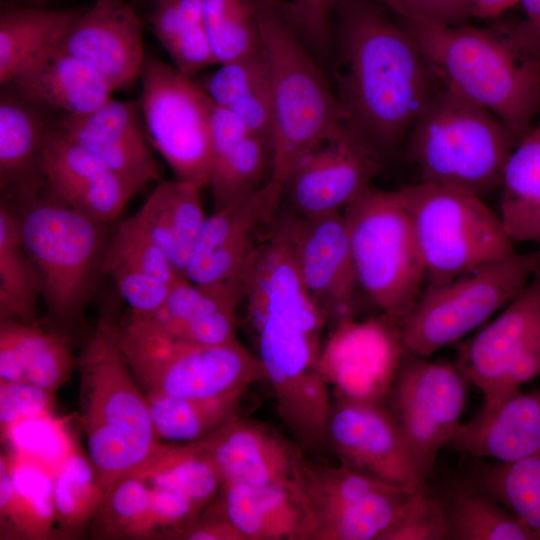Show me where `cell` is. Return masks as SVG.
<instances>
[{"label":"cell","mask_w":540,"mask_h":540,"mask_svg":"<svg viewBox=\"0 0 540 540\" xmlns=\"http://www.w3.org/2000/svg\"><path fill=\"white\" fill-rule=\"evenodd\" d=\"M500 190L498 215L508 236L540 248V115L510 153Z\"/></svg>","instance_id":"35"},{"label":"cell","mask_w":540,"mask_h":540,"mask_svg":"<svg viewBox=\"0 0 540 540\" xmlns=\"http://www.w3.org/2000/svg\"><path fill=\"white\" fill-rule=\"evenodd\" d=\"M198 443L214 463L222 484H295L305 462L292 442L238 416Z\"/></svg>","instance_id":"24"},{"label":"cell","mask_w":540,"mask_h":540,"mask_svg":"<svg viewBox=\"0 0 540 540\" xmlns=\"http://www.w3.org/2000/svg\"><path fill=\"white\" fill-rule=\"evenodd\" d=\"M518 3L525 20L508 35L522 52L540 62V0H518Z\"/></svg>","instance_id":"54"},{"label":"cell","mask_w":540,"mask_h":540,"mask_svg":"<svg viewBox=\"0 0 540 540\" xmlns=\"http://www.w3.org/2000/svg\"><path fill=\"white\" fill-rule=\"evenodd\" d=\"M42 287L38 271L21 240L12 208L0 203V320L36 322Z\"/></svg>","instance_id":"39"},{"label":"cell","mask_w":540,"mask_h":540,"mask_svg":"<svg viewBox=\"0 0 540 540\" xmlns=\"http://www.w3.org/2000/svg\"><path fill=\"white\" fill-rule=\"evenodd\" d=\"M405 22L429 26L465 25L474 17V0H381Z\"/></svg>","instance_id":"50"},{"label":"cell","mask_w":540,"mask_h":540,"mask_svg":"<svg viewBox=\"0 0 540 540\" xmlns=\"http://www.w3.org/2000/svg\"><path fill=\"white\" fill-rule=\"evenodd\" d=\"M282 192L268 181L251 196L207 216L189 258L186 278L201 285L242 289L247 264L277 220Z\"/></svg>","instance_id":"18"},{"label":"cell","mask_w":540,"mask_h":540,"mask_svg":"<svg viewBox=\"0 0 540 540\" xmlns=\"http://www.w3.org/2000/svg\"><path fill=\"white\" fill-rule=\"evenodd\" d=\"M40 191L20 198L21 214L14 213L23 245L38 271L48 312L58 324L68 327L79 321L104 271L110 238L105 236L107 224L44 191L39 195Z\"/></svg>","instance_id":"7"},{"label":"cell","mask_w":540,"mask_h":540,"mask_svg":"<svg viewBox=\"0 0 540 540\" xmlns=\"http://www.w3.org/2000/svg\"><path fill=\"white\" fill-rule=\"evenodd\" d=\"M186 540H245L242 534L212 503L180 537Z\"/></svg>","instance_id":"53"},{"label":"cell","mask_w":540,"mask_h":540,"mask_svg":"<svg viewBox=\"0 0 540 540\" xmlns=\"http://www.w3.org/2000/svg\"><path fill=\"white\" fill-rule=\"evenodd\" d=\"M438 81L493 113L518 142L540 112V62L507 35L403 23Z\"/></svg>","instance_id":"4"},{"label":"cell","mask_w":540,"mask_h":540,"mask_svg":"<svg viewBox=\"0 0 540 540\" xmlns=\"http://www.w3.org/2000/svg\"><path fill=\"white\" fill-rule=\"evenodd\" d=\"M212 503L245 540H314L299 481L262 487L222 484Z\"/></svg>","instance_id":"27"},{"label":"cell","mask_w":540,"mask_h":540,"mask_svg":"<svg viewBox=\"0 0 540 540\" xmlns=\"http://www.w3.org/2000/svg\"><path fill=\"white\" fill-rule=\"evenodd\" d=\"M122 350L145 394L177 398L241 397L265 378L262 364L238 340L216 346L175 340L130 318L119 326Z\"/></svg>","instance_id":"10"},{"label":"cell","mask_w":540,"mask_h":540,"mask_svg":"<svg viewBox=\"0 0 540 540\" xmlns=\"http://www.w3.org/2000/svg\"><path fill=\"white\" fill-rule=\"evenodd\" d=\"M199 84L216 106L272 141V78L263 46L253 54L221 64Z\"/></svg>","instance_id":"34"},{"label":"cell","mask_w":540,"mask_h":540,"mask_svg":"<svg viewBox=\"0 0 540 540\" xmlns=\"http://www.w3.org/2000/svg\"><path fill=\"white\" fill-rule=\"evenodd\" d=\"M405 353L387 405L424 481L461 425L468 380L453 363Z\"/></svg>","instance_id":"15"},{"label":"cell","mask_w":540,"mask_h":540,"mask_svg":"<svg viewBox=\"0 0 540 540\" xmlns=\"http://www.w3.org/2000/svg\"><path fill=\"white\" fill-rule=\"evenodd\" d=\"M145 395L157 438L180 444L201 441L237 417L241 398L191 399Z\"/></svg>","instance_id":"40"},{"label":"cell","mask_w":540,"mask_h":540,"mask_svg":"<svg viewBox=\"0 0 540 540\" xmlns=\"http://www.w3.org/2000/svg\"><path fill=\"white\" fill-rule=\"evenodd\" d=\"M203 18L215 64L260 50L262 38L249 0H202Z\"/></svg>","instance_id":"45"},{"label":"cell","mask_w":540,"mask_h":540,"mask_svg":"<svg viewBox=\"0 0 540 540\" xmlns=\"http://www.w3.org/2000/svg\"><path fill=\"white\" fill-rule=\"evenodd\" d=\"M435 493L441 504L447 540H537L523 521L471 479L453 481Z\"/></svg>","instance_id":"36"},{"label":"cell","mask_w":540,"mask_h":540,"mask_svg":"<svg viewBox=\"0 0 540 540\" xmlns=\"http://www.w3.org/2000/svg\"><path fill=\"white\" fill-rule=\"evenodd\" d=\"M242 298V289L237 287L201 285L180 278L158 310L130 318L175 340L223 345L238 340L237 310Z\"/></svg>","instance_id":"25"},{"label":"cell","mask_w":540,"mask_h":540,"mask_svg":"<svg viewBox=\"0 0 540 540\" xmlns=\"http://www.w3.org/2000/svg\"><path fill=\"white\" fill-rule=\"evenodd\" d=\"M40 172L43 191L102 224L116 220L135 195L102 160L70 137L59 123L45 141Z\"/></svg>","instance_id":"21"},{"label":"cell","mask_w":540,"mask_h":540,"mask_svg":"<svg viewBox=\"0 0 540 540\" xmlns=\"http://www.w3.org/2000/svg\"><path fill=\"white\" fill-rule=\"evenodd\" d=\"M2 86L58 116L92 112L114 92L92 66L57 47Z\"/></svg>","instance_id":"29"},{"label":"cell","mask_w":540,"mask_h":540,"mask_svg":"<svg viewBox=\"0 0 540 540\" xmlns=\"http://www.w3.org/2000/svg\"><path fill=\"white\" fill-rule=\"evenodd\" d=\"M57 528L76 536L92 521L105 489L89 456L78 447L53 472Z\"/></svg>","instance_id":"43"},{"label":"cell","mask_w":540,"mask_h":540,"mask_svg":"<svg viewBox=\"0 0 540 540\" xmlns=\"http://www.w3.org/2000/svg\"><path fill=\"white\" fill-rule=\"evenodd\" d=\"M389 540H447L441 504L427 484L414 492Z\"/></svg>","instance_id":"49"},{"label":"cell","mask_w":540,"mask_h":540,"mask_svg":"<svg viewBox=\"0 0 540 540\" xmlns=\"http://www.w3.org/2000/svg\"><path fill=\"white\" fill-rule=\"evenodd\" d=\"M384 160L343 124L304 155L283 185L282 202L312 218L338 212L380 173Z\"/></svg>","instance_id":"17"},{"label":"cell","mask_w":540,"mask_h":540,"mask_svg":"<svg viewBox=\"0 0 540 540\" xmlns=\"http://www.w3.org/2000/svg\"><path fill=\"white\" fill-rule=\"evenodd\" d=\"M56 47L92 66L114 91L129 89L145 59L143 21L129 0H96Z\"/></svg>","instance_id":"22"},{"label":"cell","mask_w":540,"mask_h":540,"mask_svg":"<svg viewBox=\"0 0 540 540\" xmlns=\"http://www.w3.org/2000/svg\"><path fill=\"white\" fill-rule=\"evenodd\" d=\"M90 5L52 10L2 1L0 9V83L54 49Z\"/></svg>","instance_id":"33"},{"label":"cell","mask_w":540,"mask_h":540,"mask_svg":"<svg viewBox=\"0 0 540 540\" xmlns=\"http://www.w3.org/2000/svg\"><path fill=\"white\" fill-rule=\"evenodd\" d=\"M241 285L266 376L295 382L317 373L327 321L301 279L280 214L247 264Z\"/></svg>","instance_id":"3"},{"label":"cell","mask_w":540,"mask_h":540,"mask_svg":"<svg viewBox=\"0 0 540 540\" xmlns=\"http://www.w3.org/2000/svg\"><path fill=\"white\" fill-rule=\"evenodd\" d=\"M59 126L136 194L161 179L138 101L111 99L92 112L60 116Z\"/></svg>","instance_id":"23"},{"label":"cell","mask_w":540,"mask_h":540,"mask_svg":"<svg viewBox=\"0 0 540 540\" xmlns=\"http://www.w3.org/2000/svg\"><path fill=\"white\" fill-rule=\"evenodd\" d=\"M54 395L27 381H0L1 433L19 420L52 413Z\"/></svg>","instance_id":"51"},{"label":"cell","mask_w":540,"mask_h":540,"mask_svg":"<svg viewBox=\"0 0 540 540\" xmlns=\"http://www.w3.org/2000/svg\"><path fill=\"white\" fill-rule=\"evenodd\" d=\"M201 189L176 178L160 181L135 213L182 278H186L189 258L207 217Z\"/></svg>","instance_id":"32"},{"label":"cell","mask_w":540,"mask_h":540,"mask_svg":"<svg viewBox=\"0 0 540 540\" xmlns=\"http://www.w3.org/2000/svg\"><path fill=\"white\" fill-rule=\"evenodd\" d=\"M53 473L10 452L0 457L1 539H47L56 525Z\"/></svg>","instance_id":"31"},{"label":"cell","mask_w":540,"mask_h":540,"mask_svg":"<svg viewBox=\"0 0 540 540\" xmlns=\"http://www.w3.org/2000/svg\"><path fill=\"white\" fill-rule=\"evenodd\" d=\"M518 0H474V17L492 18L517 4Z\"/></svg>","instance_id":"55"},{"label":"cell","mask_w":540,"mask_h":540,"mask_svg":"<svg viewBox=\"0 0 540 540\" xmlns=\"http://www.w3.org/2000/svg\"><path fill=\"white\" fill-rule=\"evenodd\" d=\"M87 455L107 489L138 472L157 449L147 397L128 364L119 325L101 318L77 359Z\"/></svg>","instance_id":"2"},{"label":"cell","mask_w":540,"mask_h":540,"mask_svg":"<svg viewBox=\"0 0 540 540\" xmlns=\"http://www.w3.org/2000/svg\"><path fill=\"white\" fill-rule=\"evenodd\" d=\"M456 367L494 409L540 375V270L492 320L457 343Z\"/></svg>","instance_id":"13"},{"label":"cell","mask_w":540,"mask_h":540,"mask_svg":"<svg viewBox=\"0 0 540 540\" xmlns=\"http://www.w3.org/2000/svg\"><path fill=\"white\" fill-rule=\"evenodd\" d=\"M149 487L157 536L180 539L205 508L173 490L159 486Z\"/></svg>","instance_id":"52"},{"label":"cell","mask_w":540,"mask_h":540,"mask_svg":"<svg viewBox=\"0 0 540 540\" xmlns=\"http://www.w3.org/2000/svg\"><path fill=\"white\" fill-rule=\"evenodd\" d=\"M280 216L301 279L327 325L355 319L360 289L343 214L304 218L281 206Z\"/></svg>","instance_id":"19"},{"label":"cell","mask_w":540,"mask_h":540,"mask_svg":"<svg viewBox=\"0 0 540 540\" xmlns=\"http://www.w3.org/2000/svg\"><path fill=\"white\" fill-rule=\"evenodd\" d=\"M49 0H33L32 5L36 7H45Z\"/></svg>","instance_id":"57"},{"label":"cell","mask_w":540,"mask_h":540,"mask_svg":"<svg viewBox=\"0 0 540 540\" xmlns=\"http://www.w3.org/2000/svg\"><path fill=\"white\" fill-rule=\"evenodd\" d=\"M405 141L421 182L481 198L500 189L518 143L493 113L440 81Z\"/></svg>","instance_id":"6"},{"label":"cell","mask_w":540,"mask_h":540,"mask_svg":"<svg viewBox=\"0 0 540 540\" xmlns=\"http://www.w3.org/2000/svg\"><path fill=\"white\" fill-rule=\"evenodd\" d=\"M149 486L173 490L202 508L219 492L220 475L198 442L171 443L160 441L150 459L135 474Z\"/></svg>","instance_id":"38"},{"label":"cell","mask_w":540,"mask_h":540,"mask_svg":"<svg viewBox=\"0 0 540 540\" xmlns=\"http://www.w3.org/2000/svg\"><path fill=\"white\" fill-rule=\"evenodd\" d=\"M1 87L0 186L5 197H20L43 186L42 150L60 116Z\"/></svg>","instance_id":"30"},{"label":"cell","mask_w":540,"mask_h":540,"mask_svg":"<svg viewBox=\"0 0 540 540\" xmlns=\"http://www.w3.org/2000/svg\"><path fill=\"white\" fill-rule=\"evenodd\" d=\"M446 448L495 462H513L540 452V389L521 390L494 409L461 424Z\"/></svg>","instance_id":"28"},{"label":"cell","mask_w":540,"mask_h":540,"mask_svg":"<svg viewBox=\"0 0 540 540\" xmlns=\"http://www.w3.org/2000/svg\"><path fill=\"white\" fill-rule=\"evenodd\" d=\"M342 214L359 289L381 313L402 323L425 277L401 189L369 185Z\"/></svg>","instance_id":"8"},{"label":"cell","mask_w":540,"mask_h":540,"mask_svg":"<svg viewBox=\"0 0 540 540\" xmlns=\"http://www.w3.org/2000/svg\"><path fill=\"white\" fill-rule=\"evenodd\" d=\"M540 270V248L425 287L401 323L405 352L429 357L457 344L508 305Z\"/></svg>","instance_id":"11"},{"label":"cell","mask_w":540,"mask_h":540,"mask_svg":"<svg viewBox=\"0 0 540 540\" xmlns=\"http://www.w3.org/2000/svg\"><path fill=\"white\" fill-rule=\"evenodd\" d=\"M405 353L399 320L384 313L355 318L332 328L322 348L320 371L336 396L387 403Z\"/></svg>","instance_id":"16"},{"label":"cell","mask_w":540,"mask_h":540,"mask_svg":"<svg viewBox=\"0 0 540 540\" xmlns=\"http://www.w3.org/2000/svg\"><path fill=\"white\" fill-rule=\"evenodd\" d=\"M401 192L421 255L425 287L516 253L499 215L481 197L421 181Z\"/></svg>","instance_id":"9"},{"label":"cell","mask_w":540,"mask_h":540,"mask_svg":"<svg viewBox=\"0 0 540 540\" xmlns=\"http://www.w3.org/2000/svg\"><path fill=\"white\" fill-rule=\"evenodd\" d=\"M299 483L313 520L314 540H389L416 491L342 464L306 460Z\"/></svg>","instance_id":"14"},{"label":"cell","mask_w":540,"mask_h":540,"mask_svg":"<svg viewBox=\"0 0 540 540\" xmlns=\"http://www.w3.org/2000/svg\"><path fill=\"white\" fill-rule=\"evenodd\" d=\"M278 1L249 0L271 68L273 168L269 182L283 190L295 165L344 124V115L322 67L290 28Z\"/></svg>","instance_id":"5"},{"label":"cell","mask_w":540,"mask_h":540,"mask_svg":"<svg viewBox=\"0 0 540 540\" xmlns=\"http://www.w3.org/2000/svg\"><path fill=\"white\" fill-rule=\"evenodd\" d=\"M12 453L35 461L52 473L77 448L66 422L53 412L15 422L1 433Z\"/></svg>","instance_id":"46"},{"label":"cell","mask_w":540,"mask_h":540,"mask_svg":"<svg viewBox=\"0 0 540 540\" xmlns=\"http://www.w3.org/2000/svg\"><path fill=\"white\" fill-rule=\"evenodd\" d=\"M333 47L344 124L385 161L406 140L439 81L405 27L369 0H340Z\"/></svg>","instance_id":"1"},{"label":"cell","mask_w":540,"mask_h":540,"mask_svg":"<svg viewBox=\"0 0 540 540\" xmlns=\"http://www.w3.org/2000/svg\"><path fill=\"white\" fill-rule=\"evenodd\" d=\"M105 257L125 262L171 286L182 278L135 214L117 226L109 239Z\"/></svg>","instance_id":"47"},{"label":"cell","mask_w":540,"mask_h":540,"mask_svg":"<svg viewBox=\"0 0 540 540\" xmlns=\"http://www.w3.org/2000/svg\"><path fill=\"white\" fill-rule=\"evenodd\" d=\"M327 440L346 467L412 489L427 484L387 403L336 396L331 402Z\"/></svg>","instance_id":"20"},{"label":"cell","mask_w":540,"mask_h":540,"mask_svg":"<svg viewBox=\"0 0 540 540\" xmlns=\"http://www.w3.org/2000/svg\"><path fill=\"white\" fill-rule=\"evenodd\" d=\"M9 3L32 5L33 0H2Z\"/></svg>","instance_id":"56"},{"label":"cell","mask_w":540,"mask_h":540,"mask_svg":"<svg viewBox=\"0 0 540 540\" xmlns=\"http://www.w3.org/2000/svg\"><path fill=\"white\" fill-rule=\"evenodd\" d=\"M212 171L209 188L214 210L251 196L271 178L273 145L231 112L214 106Z\"/></svg>","instance_id":"26"},{"label":"cell","mask_w":540,"mask_h":540,"mask_svg":"<svg viewBox=\"0 0 540 540\" xmlns=\"http://www.w3.org/2000/svg\"><path fill=\"white\" fill-rule=\"evenodd\" d=\"M138 100L154 149L178 180L209 187L215 104L197 83L160 59L145 56Z\"/></svg>","instance_id":"12"},{"label":"cell","mask_w":540,"mask_h":540,"mask_svg":"<svg viewBox=\"0 0 540 540\" xmlns=\"http://www.w3.org/2000/svg\"><path fill=\"white\" fill-rule=\"evenodd\" d=\"M90 525L98 538H158L148 483L137 475L117 480L105 492Z\"/></svg>","instance_id":"44"},{"label":"cell","mask_w":540,"mask_h":540,"mask_svg":"<svg viewBox=\"0 0 540 540\" xmlns=\"http://www.w3.org/2000/svg\"><path fill=\"white\" fill-rule=\"evenodd\" d=\"M340 0H279L284 19L310 53L330 54L334 16Z\"/></svg>","instance_id":"48"},{"label":"cell","mask_w":540,"mask_h":540,"mask_svg":"<svg viewBox=\"0 0 540 540\" xmlns=\"http://www.w3.org/2000/svg\"><path fill=\"white\" fill-rule=\"evenodd\" d=\"M147 20L175 67L185 75L194 78L215 64L202 0H148Z\"/></svg>","instance_id":"37"},{"label":"cell","mask_w":540,"mask_h":540,"mask_svg":"<svg viewBox=\"0 0 540 540\" xmlns=\"http://www.w3.org/2000/svg\"><path fill=\"white\" fill-rule=\"evenodd\" d=\"M470 479L540 540V452L513 462H477Z\"/></svg>","instance_id":"42"},{"label":"cell","mask_w":540,"mask_h":540,"mask_svg":"<svg viewBox=\"0 0 540 540\" xmlns=\"http://www.w3.org/2000/svg\"><path fill=\"white\" fill-rule=\"evenodd\" d=\"M0 327L15 345L25 381L55 394L70 379L77 360L65 333L14 319L0 320Z\"/></svg>","instance_id":"41"}]
</instances>
